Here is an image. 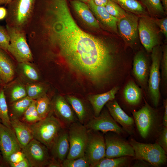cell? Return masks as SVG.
I'll return each mask as SVG.
<instances>
[{
	"instance_id": "cell-48",
	"label": "cell",
	"mask_w": 167,
	"mask_h": 167,
	"mask_svg": "<svg viewBox=\"0 0 167 167\" xmlns=\"http://www.w3.org/2000/svg\"><path fill=\"white\" fill-rule=\"evenodd\" d=\"M6 14V9L3 7H0V20L5 18Z\"/></svg>"
},
{
	"instance_id": "cell-43",
	"label": "cell",
	"mask_w": 167,
	"mask_h": 167,
	"mask_svg": "<svg viewBox=\"0 0 167 167\" xmlns=\"http://www.w3.org/2000/svg\"><path fill=\"white\" fill-rule=\"evenodd\" d=\"M154 22L158 27L160 31L164 35L166 38L167 37V18L154 19Z\"/></svg>"
},
{
	"instance_id": "cell-31",
	"label": "cell",
	"mask_w": 167,
	"mask_h": 167,
	"mask_svg": "<svg viewBox=\"0 0 167 167\" xmlns=\"http://www.w3.org/2000/svg\"><path fill=\"white\" fill-rule=\"evenodd\" d=\"M36 108L39 117L43 119L49 115L50 103L49 98L43 95L37 99L36 102Z\"/></svg>"
},
{
	"instance_id": "cell-41",
	"label": "cell",
	"mask_w": 167,
	"mask_h": 167,
	"mask_svg": "<svg viewBox=\"0 0 167 167\" xmlns=\"http://www.w3.org/2000/svg\"><path fill=\"white\" fill-rule=\"evenodd\" d=\"M157 143L166 152H167V127L164 126L158 138Z\"/></svg>"
},
{
	"instance_id": "cell-28",
	"label": "cell",
	"mask_w": 167,
	"mask_h": 167,
	"mask_svg": "<svg viewBox=\"0 0 167 167\" xmlns=\"http://www.w3.org/2000/svg\"><path fill=\"white\" fill-rule=\"evenodd\" d=\"M130 156L118 157H105L94 165L93 167H122L129 165Z\"/></svg>"
},
{
	"instance_id": "cell-36",
	"label": "cell",
	"mask_w": 167,
	"mask_h": 167,
	"mask_svg": "<svg viewBox=\"0 0 167 167\" xmlns=\"http://www.w3.org/2000/svg\"><path fill=\"white\" fill-rule=\"evenodd\" d=\"M26 91L28 96L34 100L43 95L44 88L40 85L32 84L28 86Z\"/></svg>"
},
{
	"instance_id": "cell-1",
	"label": "cell",
	"mask_w": 167,
	"mask_h": 167,
	"mask_svg": "<svg viewBox=\"0 0 167 167\" xmlns=\"http://www.w3.org/2000/svg\"><path fill=\"white\" fill-rule=\"evenodd\" d=\"M41 43L56 48L69 66L96 85L108 79L116 69L119 52L103 39L85 32L73 18L66 0H48L37 22Z\"/></svg>"
},
{
	"instance_id": "cell-8",
	"label": "cell",
	"mask_w": 167,
	"mask_h": 167,
	"mask_svg": "<svg viewBox=\"0 0 167 167\" xmlns=\"http://www.w3.org/2000/svg\"><path fill=\"white\" fill-rule=\"evenodd\" d=\"M151 53L152 63L149 74L148 92L153 105L157 107L160 97V67L162 56V50L159 45L155 47Z\"/></svg>"
},
{
	"instance_id": "cell-19",
	"label": "cell",
	"mask_w": 167,
	"mask_h": 167,
	"mask_svg": "<svg viewBox=\"0 0 167 167\" xmlns=\"http://www.w3.org/2000/svg\"><path fill=\"white\" fill-rule=\"evenodd\" d=\"M67 128L64 127L61 130L50 149L53 157L62 163L66 158L69 149Z\"/></svg>"
},
{
	"instance_id": "cell-37",
	"label": "cell",
	"mask_w": 167,
	"mask_h": 167,
	"mask_svg": "<svg viewBox=\"0 0 167 167\" xmlns=\"http://www.w3.org/2000/svg\"><path fill=\"white\" fill-rule=\"evenodd\" d=\"M27 95V91L22 86L18 85L13 88L11 94V101L14 102L22 99Z\"/></svg>"
},
{
	"instance_id": "cell-25",
	"label": "cell",
	"mask_w": 167,
	"mask_h": 167,
	"mask_svg": "<svg viewBox=\"0 0 167 167\" xmlns=\"http://www.w3.org/2000/svg\"><path fill=\"white\" fill-rule=\"evenodd\" d=\"M123 96L126 102L131 105H138L142 97V89L133 80L129 81L123 91Z\"/></svg>"
},
{
	"instance_id": "cell-26",
	"label": "cell",
	"mask_w": 167,
	"mask_h": 167,
	"mask_svg": "<svg viewBox=\"0 0 167 167\" xmlns=\"http://www.w3.org/2000/svg\"><path fill=\"white\" fill-rule=\"evenodd\" d=\"M3 50L0 48V68L1 79L6 83L13 79L14 72L11 61Z\"/></svg>"
},
{
	"instance_id": "cell-12",
	"label": "cell",
	"mask_w": 167,
	"mask_h": 167,
	"mask_svg": "<svg viewBox=\"0 0 167 167\" xmlns=\"http://www.w3.org/2000/svg\"><path fill=\"white\" fill-rule=\"evenodd\" d=\"M116 134H106L105 157L112 158L124 156L134 157V149L130 143Z\"/></svg>"
},
{
	"instance_id": "cell-30",
	"label": "cell",
	"mask_w": 167,
	"mask_h": 167,
	"mask_svg": "<svg viewBox=\"0 0 167 167\" xmlns=\"http://www.w3.org/2000/svg\"><path fill=\"white\" fill-rule=\"evenodd\" d=\"M141 1L149 13L154 16H160L165 12L161 0H141Z\"/></svg>"
},
{
	"instance_id": "cell-32",
	"label": "cell",
	"mask_w": 167,
	"mask_h": 167,
	"mask_svg": "<svg viewBox=\"0 0 167 167\" xmlns=\"http://www.w3.org/2000/svg\"><path fill=\"white\" fill-rule=\"evenodd\" d=\"M0 120L5 126L12 128L5 96L3 90L0 92Z\"/></svg>"
},
{
	"instance_id": "cell-51",
	"label": "cell",
	"mask_w": 167,
	"mask_h": 167,
	"mask_svg": "<svg viewBox=\"0 0 167 167\" xmlns=\"http://www.w3.org/2000/svg\"><path fill=\"white\" fill-rule=\"evenodd\" d=\"M165 12L167 11V0H161Z\"/></svg>"
},
{
	"instance_id": "cell-42",
	"label": "cell",
	"mask_w": 167,
	"mask_h": 167,
	"mask_svg": "<svg viewBox=\"0 0 167 167\" xmlns=\"http://www.w3.org/2000/svg\"><path fill=\"white\" fill-rule=\"evenodd\" d=\"M25 158V155L22 150L18 151L11 154L8 158L6 161L8 163H17Z\"/></svg>"
},
{
	"instance_id": "cell-35",
	"label": "cell",
	"mask_w": 167,
	"mask_h": 167,
	"mask_svg": "<svg viewBox=\"0 0 167 167\" xmlns=\"http://www.w3.org/2000/svg\"><path fill=\"white\" fill-rule=\"evenodd\" d=\"M91 167L90 164L84 156L74 159L66 158L62 164V167Z\"/></svg>"
},
{
	"instance_id": "cell-29",
	"label": "cell",
	"mask_w": 167,
	"mask_h": 167,
	"mask_svg": "<svg viewBox=\"0 0 167 167\" xmlns=\"http://www.w3.org/2000/svg\"><path fill=\"white\" fill-rule=\"evenodd\" d=\"M33 100L27 96L14 102L12 105L13 117L19 118L23 115Z\"/></svg>"
},
{
	"instance_id": "cell-53",
	"label": "cell",
	"mask_w": 167,
	"mask_h": 167,
	"mask_svg": "<svg viewBox=\"0 0 167 167\" xmlns=\"http://www.w3.org/2000/svg\"><path fill=\"white\" fill-rule=\"evenodd\" d=\"M2 80L1 79V71L0 68V81Z\"/></svg>"
},
{
	"instance_id": "cell-11",
	"label": "cell",
	"mask_w": 167,
	"mask_h": 167,
	"mask_svg": "<svg viewBox=\"0 0 167 167\" xmlns=\"http://www.w3.org/2000/svg\"><path fill=\"white\" fill-rule=\"evenodd\" d=\"M31 167H43L47 165L50 159L48 148L33 138L22 149Z\"/></svg>"
},
{
	"instance_id": "cell-52",
	"label": "cell",
	"mask_w": 167,
	"mask_h": 167,
	"mask_svg": "<svg viewBox=\"0 0 167 167\" xmlns=\"http://www.w3.org/2000/svg\"><path fill=\"white\" fill-rule=\"evenodd\" d=\"M83 2L84 3H88L90 0H76Z\"/></svg>"
},
{
	"instance_id": "cell-10",
	"label": "cell",
	"mask_w": 167,
	"mask_h": 167,
	"mask_svg": "<svg viewBox=\"0 0 167 167\" xmlns=\"http://www.w3.org/2000/svg\"><path fill=\"white\" fill-rule=\"evenodd\" d=\"M105 144L104 136L98 131L88 130V137L84 156L91 167L94 165L105 157Z\"/></svg>"
},
{
	"instance_id": "cell-4",
	"label": "cell",
	"mask_w": 167,
	"mask_h": 167,
	"mask_svg": "<svg viewBox=\"0 0 167 167\" xmlns=\"http://www.w3.org/2000/svg\"><path fill=\"white\" fill-rule=\"evenodd\" d=\"M6 28L10 39L7 51L19 63L32 61V54L28 43L26 31L7 25Z\"/></svg>"
},
{
	"instance_id": "cell-15",
	"label": "cell",
	"mask_w": 167,
	"mask_h": 167,
	"mask_svg": "<svg viewBox=\"0 0 167 167\" xmlns=\"http://www.w3.org/2000/svg\"><path fill=\"white\" fill-rule=\"evenodd\" d=\"M0 149L3 157L6 161L11 154L22 149L12 128H9L0 123Z\"/></svg>"
},
{
	"instance_id": "cell-22",
	"label": "cell",
	"mask_w": 167,
	"mask_h": 167,
	"mask_svg": "<svg viewBox=\"0 0 167 167\" xmlns=\"http://www.w3.org/2000/svg\"><path fill=\"white\" fill-rule=\"evenodd\" d=\"M10 120L11 126L22 148L33 139L32 132L28 125L19 118L12 117Z\"/></svg>"
},
{
	"instance_id": "cell-40",
	"label": "cell",
	"mask_w": 167,
	"mask_h": 167,
	"mask_svg": "<svg viewBox=\"0 0 167 167\" xmlns=\"http://www.w3.org/2000/svg\"><path fill=\"white\" fill-rule=\"evenodd\" d=\"M163 54L161 61V75L163 81L165 84L167 81V47L165 45L163 49Z\"/></svg>"
},
{
	"instance_id": "cell-54",
	"label": "cell",
	"mask_w": 167,
	"mask_h": 167,
	"mask_svg": "<svg viewBox=\"0 0 167 167\" xmlns=\"http://www.w3.org/2000/svg\"><path fill=\"white\" fill-rule=\"evenodd\" d=\"M1 165L0 164V167H1Z\"/></svg>"
},
{
	"instance_id": "cell-38",
	"label": "cell",
	"mask_w": 167,
	"mask_h": 167,
	"mask_svg": "<svg viewBox=\"0 0 167 167\" xmlns=\"http://www.w3.org/2000/svg\"><path fill=\"white\" fill-rule=\"evenodd\" d=\"M24 74L29 79L34 81L39 79V75L36 70L28 62L21 63Z\"/></svg>"
},
{
	"instance_id": "cell-27",
	"label": "cell",
	"mask_w": 167,
	"mask_h": 167,
	"mask_svg": "<svg viewBox=\"0 0 167 167\" xmlns=\"http://www.w3.org/2000/svg\"><path fill=\"white\" fill-rule=\"evenodd\" d=\"M126 12L137 15H145L146 11L141 3L136 0H112Z\"/></svg>"
},
{
	"instance_id": "cell-17",
	"label": "cell",
	"mask_w": 167,
	"mask_h": 167,
	"mask_svg": "<svg viewBox=\"0 0 167 167\" xmlns=\"http://www.w3.org/2000/svg\"><path fill=\"white\" fill-rule=\"evenodd\" d=\"M53 103L57 117L65 127L68 128L71 123L78 121L71 105L64 97L57 96Z\"/></svg>"
},
{
	"instance_id": "cell-50",
	"label": "cell",
	"mask_w": 167,
	"mask_h": 167,
	"mask_svg": "<svg viewBox=\"0 0 167 167\" xmlns=\"http://www.w3.org/2000/svg\"><path fill=\"white\" fill-rule=\"evenodd\" d=\"M13 0H0V6L3 5H8Z\"/></svg>"
},
{
	"instance_id": "cell-49",
	"label": "cell",
	"mask_w": 167,
	"mask_h": 167,
	"mask_svg": "<svg viewBox=\"0 0 167 167\" xmlns=\"http://www.w3.org/2000/svg\"><path fill=\"white\" fill-rule=\"evenodd\" d=\"M96 5L98 6H105L108 0H92Z\"/></svg>"
},
{
	"instance_id": "cell-45",
	"label": "cell",
	"mask_w": 167,
	"mask_h": 167,
	"mask_svg": "<svg viewBox=\"0 0 167 167\" xmlns=\"http://www.w3.org/2000/svg\"><path fill=\"white\" fill-rule=\"evenodd\" d=\"M62 164L60 161L53 157L50 158L47 166L49 167H62Z\"/></svg>"
},
{
	"instance_id": "cell-34",
	"label": "cell",
	"mask_w": 167,
	"mask_h": 167,
	"mask_svg": "<svg viewBox=\"0 0 167 167\" xmlns=\"http://www.w3.org/2000/svg\"><path fill=\"white\" fill-rule=\"evenodd\" d=\"M105 7L108 12L118 20L126 14V12L112 0H108Z\"/></svg>"
},
{
	"instance_id": "cell-44",
	"label": "cell",
	"mask_w": 167,
	"mask_h": 167,
	"mask_svg": "<svg viewBox=\"0 0 167 167\" xmlns=\"http://www.w3.org/2000/svg\"><path fill=\"white\" fill-rule=\"evenodd\" d=\"M12 167H30V165L26 158L24 160L17 163H9Z\"/></svg>"
},
{
	"instance_id": "cell-46",
	"label": "cell",
	"mask_w": 167,
	"mask_h": 167,
	"mask_svg": "<svg viewBox=\"0 0 167 167\" xmlns=\"http://www.w3.org/2000/svg\"><path fill=\"white\" fill-rule=\"evenodd\" d=\"M163 105L164 107V115L163 117L162 124L164 126L167 127V99L164 100Z\"/></svg>"
},
{
	"instance_id": "cell-18",
	"label": "cell",
	"mask_w": 167,
	"mask_h": 167,
	"mask_svg": "<svg viewBox=\"0 0 167 167\" xmlns=\"http://www.w3.org/2000/svg\"><path fill=\"white\" fill-rule=\"evenodd\" d=\"M149 69L148 61L146 55L143 52L138 51L134 58L133 72L136 79L143 87L147 83Z\"/></svg>"
},
{
	"instance_id": "cell-33",
	"label": "cell",
	"mask_w": 167,
	"mask_h": 167,
	"mask_svg": "<svg viewBox=\"0 0 167 167\" xmlns=\"http://www.w3.org/2000/svg\"><path fill=\"white\" fill-rule=\"evenodd\" d=\"M36 102V101L34 100L23 114V119L29 124L34 123L42 119L37 112Z\"/></svg>"
},
{
	"instance_id": "cell-7",
	"label": "cell",
	"mask_w": 167,
	"mask_h": 167,
	"mask_svg": "<svg viewBox=\"0 0 167 167\" xmlns=\"http://www.w3.org/2000/svg\"><path fill=\"white\" fill-rule=\"evenodd\" d=\"M154 19L145 15L139 17L138 30L140 41L146 51L151 52L160 43L159 29Z\"/></svg>"
},
{
	"instance_id": "cell-6",
	"label": "cell",
	"mask_w": 167,
	"mask_h": 167,
	"mask_svg": "<svg viewBox=\"0 0 167 167\" xmlns=\"http://www.w3.org/2000/svg\"><path fill=\"white\" fill-rule=\"evenodd\" d=\"M69 149L66 158L74 159L84 156L88 137V130L78 121L71 123L67 128Z\"/></svg>"
},
{
	"instance_id": "cell-23",
	"label": "cell",
	"mask_w": 167,
	"mask_h": 167,
	"mask_svg": "<svg viewBox=\"0 0 167 167\" xmlns=\"http://www.w3.org/2000/svg\"><path fill=\"white\" fill-rule=\"evenodd\" d=\"M66 99L71 105L76 116L78 121L85 125L94 116L88 112L84 102L75 96L68 95Z\"/></svg>"
},
{
	"instance_id": "cell-5",
	"label": "cell",
	"mask_w": 167,
	"mask_h": 167,
	"mask_svg": "<svg viewBox=\"0 0 167 167\" xmlns=\"http://www.w3.org/2000/svg\"><path fill=\"white\" fill-rule=\"evenodd\" d=\"M129 143L134 149L136 159L144 161L155 166L166 162V152L157 143H143L133 139H130Z\"/></svg>"
},
{
	"instance_id": "cell-14",
	"label": "cell",
	"mask_w": 167,
	"mask_h": 167,
	"mask_svg": "<svg viewBox=\"0 0 167 167\" xmlns=\"http://www.w3.org/2000/svg\"><path fill=\"white\" fill-rule=\"evenodd\" d=\"M85 126L88 130L104 133L110 131L119 135L125 133L124 130L115 121L108 110H102L98 116H94Z\"/></svg>"
},
{
	"instance_id": "cell-2",
	"label": "cell",
	"mask_w": 167,
	"mask_h": 167,
	"mask_svg": "<svg viewBox=\"0 0 167 167\" xmlns=\"http://www.w3.org/2000/svg\"><path fill=\"white\" fill-rule=\"evenodd\" d=\"M36 0H13L7 5L6 25L26 31Z\"/></svg>"
},
{
	"instance_id": "cell-39",
	"label": "cell",
	"mask_w": 167,
	"mask_h": 167,
	"mask_svg": "<svg viewBox=\"0 0 167 167\" xmlns=\"http://www.w3.org/2000/svg\"><path fill=\"white\" fill-rule=\"evenodd\" d=\"M10 40V37L6 28L0 25V48L7 50Z\"/></svg>"
},
{
	"instance_id": "cell-20",
	"label": "cell",
	"mask_w": 167,
	"mask_h": 167,
	"mask_svg": "<svg viewBox=\"0 0 167 167\" xmlns=\"http://www.w3.org/2000/svg\"><path fill=\"white\" fill-rule=\"evenodd\" d=\"M119 88V86H115L106 92L88 96V100L92 106L95 116L99 115L104 106L108 102L114 99Z\"/></svg>"
},
{
	"instance_id": "cell-9",
	"label": "cell",
	"mask_w": 167,
	"mask_h": 167,
	"mask_svg": "<svg viewBox=\"0 0 167 167\" xmlns=\"http://www.w3.org/2000/svg\"><path fill=\"white\" fill-rule=\"evenodd\" d=\"M134 120L141 136L148 137L156 125L157 115L156 111L146 101L139 110L132 113Z\"/></svg>"
},
{
	"instance_id": "cell-16",
	"label": "cell",
	"mask_w": 167,
	"mask_h": 167,
	"mask_svg": "<svg viewBox=\"0 0 167 167\" xmlns=\"http://www.w3.org/2000/svg\"><path fill=\"white\" fill-rule=\"evenodd\" d=\"M106 104L109 112L115 121L122 127L125 131L130 134H133L135 124L133 118L122 110L114 99Z\"/></svg>"
},
{
	"instance_id": "cell-3",
	"label": "cell",
	"mask_w": 167,
	"mask_h": 167,
	"mask_svg": "<svg viewBox=\"0 0 167 167\" xmlns=\"http://www.w3.org/2000/svg\"><path fill=\"white\" fill-rule=\"evenodd\" d=\"M33 138L50 149L61 130L65 127L61 121L52 115L28 125Z\"/></svg>"
},
{
	"instance_id": "cell-21",
	"label": "cell",
	"mask_w": 167,
	"mask_h": 167,
	"mask_svg": "<svg viewBox=\"0 0 167 167\" xmlns=\"http://www.w3.org/2000/svg\"><path fill=\"white\" fill-rule=\"evenodd\" d=\"M87 3L90 9L103 24L114 32H117L118 20L111 15L105 6L96 5L92 0H90Z\"/></svg>"
},
{
	"instance_id": "cell-47",
	"label": "cell",
	"mask_w": 167,
	"mask_h": 167,
	"mask_svg": "<svg viewBox=\"0 0 167 167\" xmlns=\"http://www.w3.org/2000/svg\"><path fill=\"white\" fill-rule=\"evenodd\" d=\"M139 161H138L133 165L134 167H146L149 165H152L144 161L138 160Z\"/></svg>"
},
{
	"instance_id": "cell-24",
	"label": "cell",
	"mask_w": 167,
	"mask_h": 167,
	"mask_svg": "<svg viewBox=\"0 0 167 167\" xmlns=\"http://www.w3.org/2000/svg\"><path fill=\"white\" fill-rule=\"evenodd\" d=\"M71 3L74 10L85 23L94 28H100L98 22L87 4L76 0H72Z\"/></svg>"
},
{
	"instance_id": "cell-13",
	"label": "cell",
	"mask_w": 167,
	"mask_h": 167,
	"mask_svg": "<svg viewBox=\"0 0 167 167\" xmlns=\"http://www.w3.org/2000/svg\"><path fill=\"white\" fill-rule=\"evenodd\" d=\"M139 19L137 15L126 12L125 16L117 22V30L125 42L129 46L135 44L138 38Z\"/></svg>"
}]
</instances>
